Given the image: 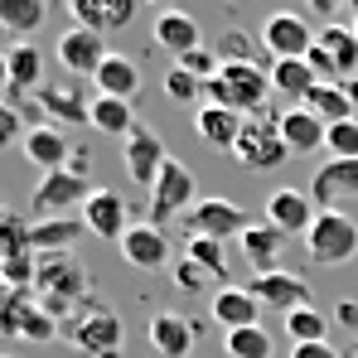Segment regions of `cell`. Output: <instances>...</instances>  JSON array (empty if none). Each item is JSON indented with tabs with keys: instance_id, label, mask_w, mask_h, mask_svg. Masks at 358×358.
I'll list each match as a JSON object with an SVG mask.
<instances>
[{
	"instance_id": "cell-22",
	"label": "cell",
	"mask_w": 358,
	"mask_h": 358,
	"mask_svg": "<svg viewBox=\"0 0 358 358\" xmlns=\"http://www.w3.org/2000/svg\"><path fill=\"white\" fill-rule=\"evenodd\" d=\"M97 97H117V102H136L141 97V63L126 54H107V63L97 68Z\"/></svg>"
},
{
	"instance_id": "cell-21",
	"label": "cell",
	"mask_w": 358,
	"mask_h": 358,
	"mask_svg": "<svg viewBox=\"0 0 358 358\" xmlns=\"http://www.w3.org/2000/svg\"><path fill=\"white\" fill-rule=\"evenodd\" d=\"M213 320L233 334V329H257L262 324V300L252 296L247 286H223L213 296Z\"/></svg>"
},
{
	"instance_id": "cell-40",
	"label": "cell",
	"mask_w": 358,
	"mask_h": 358,
	"mask_svg": "<svg viewBox=\"0 0 358 358\" xmlns=\"http://www.w3.org/2000/svg\"><path fill=\"white\" fill-rule=\"evenodd\" d=\"M24 291H5L0 286V339H20V315H24Z\"/></svg>"
},
{
	"instance_id": "cell-23",
	"label": "cell",
	"mask_w": 358,
	"mask_h": 358,
	"mask_svg": "<svg viewBox=\"0 0 358 358\" xmlns=\"http://www.w3.org/2000/svg\"><path fill=\"white\" fill-rule=\"evenodd\" d=\"M242 252H247V262L257 266V276H266V271H281V252H286V233H276L266 218L262 223H252L247 233H242Z\"/></svg>"
},
{
	"instance_id": "cell-45",
	"label": "cell",
	"mask_w": 358,
	"mask_h": 358,
	"mask_svg": "<svg viewBox=\"0 0 358 358\" xmlns=\"http://www.w3.org/2000/svg\"><path fill=\"white\" fill-rule=\"evenodd\" d=\"M305 63H310V73H315L320 83H339V68H334V59H329V54H324L320 44H315V49L305 54Z\"/></svg>"
},
{
	"instance_id": "cell-10",
	"label": "cell",
	"mask_w": 358,
	"mask_h": 358,
	"mask_svg": "<svg viewBox=\"0 0 358 358\" xmlns=\"http://www.w3.org/2000/svg\"><path fill=\"white\" fill-rule=\"evenodd\" d=\"M121 165H126V175L136 179L141 189H150L155 179H160V170L170 165V155H165V141L141 121L126 141H121Z\"/></svg>"
},
{
	"instance_id": "cell-24",
	"label": "cell",
	"mask_w": 358,
	"mask_h": 358,
	"mask_svg": "<svg viewBox=\"0 0 358 358\" xmlns=\"http://www.w3.org/2000/svg\"><path fill=\"white\" fill-rule=\"evenodd\" d=\"M34 102H39L44 117H59L63 126H87V117H92V102L83 97L78 83H68V87H39Z\"/></svg>"
},
{
	"instance_id": "cell-7",
	"label": "cell",
	"mask_w": 358,
	"mask_h": 358,
	"mask_svg": "<svg viewBox=\"0 0 358 358\" xmlns=\"http://www.w3.org/2000/svg\"><path fill=\"white\" fill-rule=\"evenodd\" d=\"M121 334H126V324H121V315L112 305H83L78 320L68 324V339L92 358H117Z\"/></svg>"
},
{
	"instance_id": "cell-28",
	"label": "cell",
	"mask_w": 358,
	"mask_h": 358,
	"mask_svg": "<svg viewBox=\"0 0 358 358\" xmlns=\"http://www.w3.org/2000/svg\"><path fill=\"white\" fill-rule=\"evenodd\" d=\"M315 44L334 59L339 83H344V78H358V34H354V24H324V29L315 34Z\"/></svg>"
},
{
	"instance_id": "cell-30",
	"label": "cell",
	"mask_w": 358,
	"mask_h": 358,
	"mask_svg": "<svg viewBox=\"0 0 358 358\" xmlns=\"http://www.w3.org/2000/svg\"><path fill=\"white\" fill-rule=\"evenodd\" d=\"M87 126H97L102 136L126 141V136L141 126V117H136V107H131V102H117V97H92V117H87Z\"/></svg>"
},
{
	"instance_id": "cell-8",
	"label": "cell",
	"mask_w": 358,
	"mask_h": 358,
	"mask_svg": "<svg viewBox=\"0 0 358 358\" xmlns=\"http://www.w3.org/2000/svg\"><path fill=\"white\" fill-rule=\"evenodd\" d=\"M194 203H199V184L189 175V165L170 160V165L160 170V179L150 184V223L165 228L170 218H184Z\"/></svg>"
},
{
	"instance_id": "cell-34",
	"label": "cell",
	"mask_w": 358,
	"mask_h": 358,
	"mask_svg": "<svg viewBox=\"0 0 358 358\" xmlns=\"http://www.w3.org/2000/svg\"><path fill=\"white\" fill-rule=\"evenodd\" d=\"M184 257H189L194 266H203L213 281H223V276H228V252H223V242H213V238H189Z\"/></svg>"
},
{
	"instance_id": "cell-48",
	"label": "cell",
	"mask_w": 358,
	"mask_h": 358,
	"mask_svg": "<svg viewBox=\"0 0 358 358\" xmlns=\"http://www.w3.org/2000/svg\"><path fill=\"white\" fill-rule=\"evenodd\" d=\"M339 87H344V97H349V107H354V117H358V78H344Z\"/></svg>"
},
{
	"instance_id": "cell-4",
	"label": "cell",
	"mask_w": 358,
	"mask_h": 358,
	"mask_svg": "<svg viewBox=\"0 0 358 358\" xmlns=\"http://www.w3.org/2000/svg\"><path fill=\"white\" fill-rule=\"evenodd\" d=\"M92 179L83 170V160L73 155L68 160V170H54V175H44L34 184V218H68V208H83L87 199H92Z\"/></svg>"
},
{
	"instance_id": "cell-29",
	"label": "cell",
	"mask_w": 358,
	"mask_h": 358,
	"mask_svg": "<svg viewBox=\"0 0 358 358\" xmlns=\"http://www.w3.org/2000/svg\"><path fill=\"white\" fill-rule=\"evenodd\" d=\"M44 20H49V5L44 0H0V29L15 34V44H24Z\"/></svg>"
},
{
	"instance_id": "cell-42",
	"label": "cell",
	"mask_w": 358,
	"mask_h": 358,
	"mask_svg": "<svg viewBox=\"0 0 358 358\" xmlns=\"http://www.w3.org/2000/svg\"><path fill=\"white\" fill-rule=\"evenodd\" d=\"M179 68H184V73H194L199 83H213L223 63H218V54H213V49H194V54H184V59H179Z\"/></svg>"
},
{
	"instance_id": "cell-20",
	"label": "cell",
	"mask_w": 358,
	"mask_h": 358,
	"mask_svg": "<svg viewBox=\"0 0 358 358\" xmlns=\"http://www.w3.org/2000/svg\"><path fill=\"white\" fill-rule=\"evenodd\" d=\"M155 44H160L165 54H175V63H179L184 54L203 49V29H199V20L184 15V10H160V15H155Z\"/></svg>"
},
{
	"instance_id": "cell-35",
	"label": "cell",
	"mask_w": 358,
	"mask_h": 358,
	"mask_svg": "<svg viewBox=\"0 0 358 358\" xmlns=\"http://www.w3.org/2000/svg\"><path fill=\"white\" fill-rule=\"evenodd\" d=\"M20 339L49 344V339H59V320H54L39 300H24V315H20Z\"/></svg>"
},
{
	"instance_id": "cell-15",
	"label": "cell",
	"mask_w": 358,
	"mask_h": 358,
	"mask_svg": "<svg viewBox=\"0 0 358 358\" xmlns=\"http://www.w3.org/2000/svg\"><path fill=\"white\" fill-rule=\"evenodd\" d=\"M247 291L262 300V310H281V320H286L291 310H305V305H310V281L296 276V271H266V276H252Z\"/></svg>"
},
{
	"instance_id": "cell-13",
	"label": "cell",
	"mask_w": 358,
	"mask_h": 358,
	"mask_svg": "<svg viewBox=\"0 0 358 358\" xmlns=\"http://www.w3.org/2000/svg\"><path fill=\"white\" fill-rule=\"evenodd\" d=\"M315 218H320V208H315L310 189H296V184H291V189H271V194H266V223H271L276 233L305 238Z\"/></svg>"
},
{
	"instance_id": "cell-17",
	"label": "cell",
	"mask_w": 358,
	"mask_h": 358,
	"mask_svg": "<svg viewBox=\"0 0 358 358\" xmlns=\"http://www.w3.org/2000/svg\"><path fill=\"white\" fill-rule=\"evenodd\" d=\"M107 39L102 34H92V29H68V34H59V63L73 73V78H97V68L107 63Z\"/></svg>"
},
{
	"instance_id": "cell-50",
	"label": "cell",
	"mask_w": 358,
	"mask_h": 358,
	"mask_svg": "<svg viewBox=\"0 0 358 358\" xmlns=\"http://www.w3.org/2000/svg\"><path fill=\"white\" fill-rule=\"evenodd\" d=\"M0 87H10V59L0 54Z\"/></svg>"
},
{
	"instance_id": "cell-14",
	"label": "cell",
	"mask_w": 358,
	"mask_h": 358,
	"mask_svg": "<svg viewBox=\"0 0 358 358\" xmlns=\"http://www.w3.org/2000/svg\"><path fill=\"white\" fill-rule=\"evenodd\" d=\"M83 228H87L92 238L121 242V238H126V228H131V208H126V194L107 189V184H97V189H92V199L83 203Z\"/></svg>"
},
{
	"instance_id": "cell-12",
	"label": "cell",
	"mask_w": 358,
	"mask_h": 358,
	"mask_svg": "<svg viewBox=\"0 0 358 358\" xmlns=\"http://www.w3.org/2000/svg\"><path fill=\"white\" fill-rule=\"evenodd\" d=\"M117 247H121V262H126L131 271H165V266H170V233L155 228L150 218H145V223H131Z\"/></svg>"
},
{
	"instance_id": "cell-3",
	"label": "cell",
	"mask_w": 358,
	"mask_h": 358,
	"mask_svg": "<svg viewBox=\"0 0 358 358\" xmlns=\"http://www.w3.org/2000/svg\"><path fill=\"white\" fill-rule=\"evenodd\" d=\"M233 160H238L242 170H252V175H271V170H281V165L291 160V150H286V141H281V126H276L271 112L242 121V136H238V145H233Z\"/></svg>"
},
{
	"instance_id": "cell-53",
	"label": "cell",
	"mask_w": 358,
	"mask_h": 358,
	"mask_svg": "<svg viewBox=\"0 0 358 358\" xmlns=\"http://www.w3.org/2000/svg\"><path fill=\"white\" fill-rule=\"evenodd\" d=\"M0 358H10V354H0Z\"/></svg>"
},
{
	"instance_id": "cell-16",
	"label": "cell",
	"mask_w": 358,
	"mask_h": 358,
	"mask_svg": "<svg viewBox=\"0 0 358 358\" xmlns=\"http://www.w3.org/2000/svg\"><path fill=\"white\" fill-rule=\"evenodd\" d=\"M20 150H24V160H29L34 170H44V175H54V170H68V160L78 155V150L68 145L63 126H49V121L29 126V131H24V141H20Z\"/></svg>"
},
{
	"instance_id": "cell-49",
	"label": "cell",
	"mask_w": 358,
	"mask_h": 358,
	"mask_svg": "<svg viewBox=\"0 0 358 358\" xmlns=\"http://www.w3.org/2000/svg\"><path fill=\"white\" fill-rule=\"evenodd\" d=\"M15 218H20V213H15V208H10V203H5V199H0V233H5V228H10V223H15Z\"/></svg>"
},
{
	"instance_id": "cell-9",
	"label": "cell",
	"mask_w": 358,
	"mask_h": 358,
	"mask_svg": "<svg viewBox=\"0 0 358 358\" xmlns=\"http://www.w3.org/2000/svg\"><path fill=\"white\" fill-rule=\"evenodd\" d=\"M310 199L320 213H344V203H358V160H324L310 179Z\"/></svg>"
},
{
	"instance_id": "cell-26",
	"label": "cell",
	"mask_w": 358,
	"mask_h": 358,
	"mask_svg": "<svg viewBox=\"0 0 358 358\" xmlns=\"http://www.w3.org/2000/svg\"><path fill=\"white\" fill-rule=\"evenodd\" d=\"M315 87H320V78L310 73L305 59H276L271 63V92L286 97L291 107H305V97H310Z\"/></svg>"
},
{
	"instance_id": "cell-33",
	"label": "cell",
	"mask_w": 358,
	"mask_h": 358,
	"mask_svg": "<svg viewBox=\"0 0 358 358\" xmlns=\"http://www.w3.org/2000/svg\"><path fill=\"white\" fill-rule=\"evenodd\" d=\"M286 334H291V344H324L329 339V320H324V310L305 305V310L286 315Z\"/></svg>"
},
{
	"instance_id": "cell-32",
	"label": "cell",
	"mask_w": 358,
	"mask_h": 358,
	"mask_svg": "<svg viewBox=\"0 0 358 358\" xmlns=\"http://www.w3.org/2000/svg\"><path fill=\"white\" fill-rule=\"evenodd\" d=\"M305 107L315 112V117L324 121V126H339V121H358L354 107H349V97H344V87L339 83H320L310 97H305Z\"/></svg>"
},
{
	"instance_id": "cell-27",
	"label": "cell",
	"mask_w": 358,
	"mask_h": 358,
	"mask_svg": "<svg viewBox=\"0 0 358 358\" xmlns=\"http://www.w3.org/2000/svg\"><path fill=\"white\" fill-rule=\"evenodd\" d=\"M242 121L238 112H228V107H213V102H203V107H194V131L208 141V145H223V150H233L242 136Z\"/></svg>"
},
{
	"instance_id": "cell-46",
	"label": "cell",
	"mask_w": 358,
	"mask_h": 358,
	"mask_svg": "<svg viewBox=\"0 0 358 358\" xmlns=\"http://www.w3.org/2000/svg\"><path fill=\"white\" fill-rule=\"evenodd\" d=\"M291 358H339V349H329V339L324 344H296Z\"/></svg>"
},
{
	"instance_id": "cell-44",
	"label": "cell",
	"mask_w": 358,
	"mask_h": 358,
	"mask_svg": "<svg viewBox=\"0 0 358 358\" xmlns=\"http://www.w3.org/2000/svg\"><path fill=\"white\" fill-rule=\"evenodd\" d=\"M102 10H107V34H117L136 20V0H102Z\"/></svg>"
},
{
	"instance_id": "cell-38",
	"label": "cell",
	"mask_w": 358,
	"mask_h": 358,
	"mask_svg": "<svg viewBox=\"0 0 358 358\" xmlns=\"http://www.w3.org/2000/svg\"><path fill=\"white\" fill-rule=\"evenodd\" d=\"M203 87H208V83H199V78H194V73H184V68H170V73H165V97H170V102H189V107H203Z\"/></svg>"
},
{
	"instance_id": "cell-41",
	"label": "cell",
	"mask_w": 358,
	"mask_h": 358,
	"mask_svg": "<svg viewBox=\"0 0 358 358\" xmlns=\"http://www.w3.org/2000/svg\"><path fill=\"white\" fill-rule=\"evenodd\" d=\"M175 286H179V291H189V296H199V291L213 286V276H208L203 266H194L189 257H179V262H175Z\"/></svg>"
},
{
	"instance_id": "cell-37",
	"label": "cell",
	"mask_w": 358,
	"mask_h": 358,
	"mask_svg": "<svg viewBox=\"0 0 358 358\" xmlns=\"http://www.w3.org/2000/svg\"><path fill=\"white\" fill-rule=\"evenodd\" d=\"M257 49H262V34L252 39L247 29H228V34L218 39V63H262Z\"/></svg>"
},
{
	"instance_id": "cell-18",
	"label": "cell",
	"mask_w": 358,
	"mask_h": 358,
	"mask_svg": "<svg viewBox=\"0 0 358 358\" xmlns=\"http://www.w3.org/2000/svg\"><path fill=\"white\" fill-rule=\"evenodd\" d=\"M276 126H281V141H286V150H291V160H305V155H320L324 150V121L315 117L310 107H286V112H276Z\"/></svg>"
},
{
	"instance_id": "cell-19",
	"label": "cell",
	"mask_w": 358,
	"mask_h": 358,
	"mask_svg": "<svg viewBox=\"0 0 358 358\" xmlns=\"http://www.w3.org/2000/svg\"><path fill=\"white\" fill-rule=\"evenodd\" d=\"M194 339H199V329H194V320H184L179 310H160V315L150 320V349L160 358H189L194 354Z\"/></svg>"
},
{
	"instance_id": "cell-47",
	"label": "cell",
	"mask_w": 358,
	"mask_h": 358,
	"mask_svg": "<svg viewBox=\"0 0 358 358\" xmlns=\"http://www.w3.org/2000/svg\"><path fill=\"white\" fill-rule=\"evenodd\" d=\"M339 320H344L349 329H358V305H354V300H344V305H339Z\"/></svg>"
},
{
	"instance_id": "cell-51",
	"label": "cell",
	"mask_w": 358,
	"mask_h": 358,
	"mask_svg": "<svg viewBox=\"0 0 358 358\" xmlns=\"http://www.w3.org/2000/svg\"><path fill=\"white\" fill-rule=\"evenodd\" d=\"M0 286H5V266H0Z\"/></svg>"
},
{
	"instance_id": "cell-39",
	"label": "cell",
	"mask_w": 358,
	"mask_h": 358,
	"mask_svg": "<svg viewBox=\"0 0 358 358\" xmlns=\"http://www.w3.org/2000/svg\"><path fill=\"white\" fill-rule=\"evenodd\" d=\"M324 150L329 160H358V121H339L324 131Z\"/></svg>"
},
{
	"instance_id": "cell-25",
	"label": "cell",
	"mask_w": 358,
	"mask_h": 358,
	"mask_svg": "<svg viewBox=\"0 0 358 358\" xmlns=\"http://www.w3.org/2000/svg\"><path fill=\"white\" fill-rule=\"evenodd\" d=\"M83 218H39L29 223V247L34 257H59V252H73V242L83 238Z\"/></svg>"
},
{
	"instance_id": "cell-1",
	"label": "cell",
	"mask_w": 358,
	"mask_h": 358,
	"mask_svg": "<svg viewBox=\"0 0 358 358\" xmlns=\"http://www.w3.org/2000/svg\"><path fill=\"white\" fill-rule=\"evenodd\" d=\"M203 102L228 107L238 117H262L271 102V68L262 63H223L218 78L203 87Z\"/></svg>"
},
{
	"instance_id": "cell-2",
	"label": "cell",
	"mask_w": 358,
	"mask_h": 358,
	"mask_svg": "<svg viewBox=\"0 0 358 358\" xmlns=\"http://www.w3.org/2000/svg\"><path fill=\"white\" fill-rule=\"evenodd\" d=\"M34 300L63 324L78 305H87V266L73 252L39 257V266H34Z\"/></svg>"
},
{
	"instance_id": "cell-43",
	"label": "cell",
	"mask_w": 358,
	"mask_h": 358,
	"mask_svg": "<svg viewBox=\"0 0 358 358\" xmlns=\"http://www.w3.org/2000/svg\"><path fill=\"white\" fill-rule=\"evenodd\" d=\"M15 141H24V112L15 102H0V150H10Z\"/></svg>"
},
{
	"instance_id": "cell-6",
	"label": "cell",
	"mask_w": 358,
	"mask_h": 358,
	"mask_svg": "<svg viewBox=\"0 0 358 358\" xmlns=\"http://www.w3.org/2000/svg\"><path fill=\"white\" fill-rule=\"evenodd\" d=\"M305 252L320 266H344L358 257V223L349 213H320L305 233Z\"/></svg>"
},
{
	"instance_id": "cell-52",
	"label": "cell",
	"mask_w": 358,
	"mask_h": 358,
	"mask_svg": "<svg viewBox=\"0 0 358 358\" xmlns=\"http://www.w3.org/2000/svg\"><path fill=\"white\" fill-rule=\"evenodd\" d=\"M354 34H358V15H354Z\"/></svg>"
},
{
	"instance_id": "cell-5",
	"label": "cell",
	"mask_w": 358,
	"mask_h": 358,
	"mask_svg": "<svg viewBox=\"0 0 358 358\" xmlns=\"http://www.w3.org/2000/svg\"><path fill=\"white\" fill-rule=\"evenodd\" d=\"M179 228H184V238H213V242H228V238H242L247 228H252V213L238 208L233 199H218V194H208V199H199L184 218H179Z\"/></svg>"
},
{
	"instance_id": "cell-36",
	"label": "cell",
	"mask_w": 358,
	"mask_h": 358,
	"mask_svg": "<svg viewBox=\"0 0 358 358\" xmlns=\"http://www.w3.org/2000/svg\"><path fill=\"white\" fill-rule=\"evenodd\" d=\"M223 349H228V358H271V334L262 324L257 329H233L223 339Z\"/></svg>"
},
{
	"instance_id": "cell-31",
	"label": "cell",
	"mask_w": 358,
	"mask_h": 358,
	"mask_svg": "<svg viewBox=\"0 0 358 358\" xmlns=\"http://www.w3.org/2000/svg\"><path fill=\"white\" fill-rule=\"evenodd\" d=\"M10 87H20V92H39L44 87V54L24 39V44H15L10 54Z\"/></svg>"
},
{
	"instance_id": "cell-11",
	"label": "cell",
	"mask_w": 358,
	"mask_h": 358,
	"mask_svg": "<svg viewBox=\"0 0 358 358\" xmlns=\"http://www.w3.org/2000/svg\"><path fill=\"white\" fill-rule=\"evenodd\" d=\"M315 34L320 29H310V20L305 15H291V10H281V15H271L266 24H262V49L276 59H305L310 49H315Z\"/></svg>"
}]
</instances>
